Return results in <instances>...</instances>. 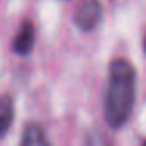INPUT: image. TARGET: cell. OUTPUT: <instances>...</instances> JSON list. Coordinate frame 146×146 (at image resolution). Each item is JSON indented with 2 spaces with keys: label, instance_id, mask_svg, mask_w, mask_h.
I'll return each instance as SVG.
<instances>
[{
  "label": "cell",
  "instance_id": "cell-6",
  "mask_svg": "<svg viewBox=\"0 0 146 146\" xmlns=\"http://www.w3.org/2000/svg\"><path fill=\"white\" fill-rule=\"evenodd\" d=\"M143 47H145V52H146V33H145V38H143Z\"/></svg>",
  "mask_w": 146,
  "mask_h": 146
},
{
  "label": "cell",
  "instance_id": "cell-3",
  "mask_svg": "<svg viewBox=\"0 0 146 146\" xmlns=\"http://www.w3.org/2000/svg\"><path fill=\"white\" fill-rule=\"evenodd\" d=\"M36 32L35 25L30 21H24L13 39V50L17 55H29L35 47Z\"/></svg>",
  "mask_w": 146,
  "mask_h": 146
},
{
  "label": "cell",
  "instance_id": "cell-5",
  "mask_svg": "<svg viewBox=\"0 0 146 146\" xmlns=\"http://www.w3.org/2000/svg\"><path fill=\"white\" fill-rule=\"evenodd\" d=\"M49 138L46 135L42 126L33 123L24 130V137L21 140V145L22 146H38V145H49Z\"/></svg>",
  "mask_w": 146,
  "mask_h": 146
},
{
  "label": "cell",
  "instance_id": "cell-4",
  "mask_svg": "<svg viewBox=\"0 0 146 146\" xmlns=\"http://www.w3.org/2000/svg\"><path fill=\"white\" fill-rule=\"evenodd\" d=\"M14 121V101L10 94L0 96V137L11 129Z\"/></svg>",
  "mask_w": 146,
  "mask_h": 146
},
{
  "label": "cell",
  "instance_id": "cell-2",
  "mask_svg": "<svg viewBox=\"0 0 146 146\" xmlns=\"http://www.w3.org/2000/svg\"><path fill=\"white\" fill-rule=\"evenodd\" d=\"M74 24L82 32H93L102 21V5L99 0H82L74 11Z\"/></svg>",
  "mask_w": 146,
  "mask_h": 146
},
{
  "label": "cell",
  "instance_id": "cell-1",
  "mask_svg": "<svg viewBox=\"0 0 146 146\" xmlns=\"http://www.w3.org/2000/svg\"><path fill=\"white\" fill-rule=\"evenodd\" d=\"M137 72L129 60L115 58L108 66V79L104 94V118L113 129L127 123L135 105Z\"/></svg>",
  "mask_w": 146,
  "mask_h": 146
}]
</instances>
